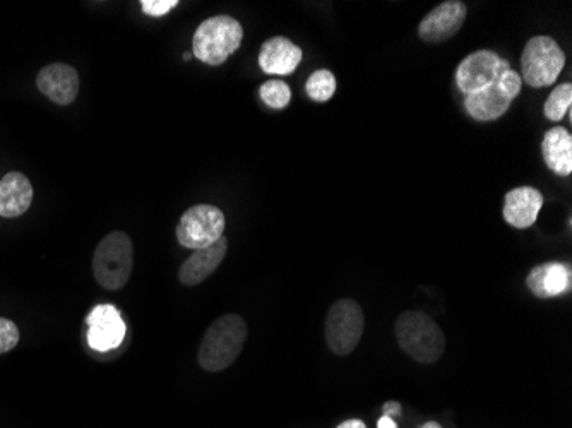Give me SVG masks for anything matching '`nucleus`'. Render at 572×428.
Listing matches in <instances>:
<instances>
[{
	"instance_id": "393cba45",
	"label": "nucleus",
	"mask_w": 572,
	"mask_h": 428,
	"mask_svg": "<svg viewBox=\"0 0 572 428\" xmlns=\"http://www.w3.org/2000/svg\"><path fill=\"white\" fill-rule=\"evenodd\" d=\"M336 428H367V425L358 418H352V420H345V422L340 423Z\"/></svg>"
},
{
	"instance_id": "aec40b11",
	"label": "nucleus",
	"mask_w": 572,
	"mask_h": 428,
	"mask_svg": "<svg viewBox=\"0 0 572 428\" xmlns=\"http://www.w3.org/2000/svg\"><path fill=\"white\" fill-rule=\"evenodd\" d=\"M572 103V86L571 83L559 84L554 91L550 93L547 102L543 105V113L547 119L552 122H559L564 119L569 110H571Z\"/></svg>"
},
{
	"instance_id": "2eb2a0df",
	"label": "nucleus",
	"mask_w": 572,
	"mask_h": 428,
	"mask_svg": "<svg viewBox=\"0 0 572 428\" xmlns=\"http://www.w3.org/2000/svg\"><path fill=\"white\" fill-rule=\"evenodd\" d=\"M571 268L562 262H545L535 266L526 276V286L542 300L561 297L571 290Z\"/></svg>"
},
{
	"instance_id": "b1692460",
	"label": "nucleus",
	"mask_w": 572,
	"mask_h": 428,
	"mask_svg": "<svg viewBox=\"0 0 572 428\" xmlns=\"http://www.w3.org/2000/svg\"><path fill=\"white\" fill-rule=\"evenodd\" d=\"M382 411H384L386 417H400L401 405L398 401H388V403H384V406H382Z\"/></svg>"
},
{
	"instance_id": "9d476101",
	"label": "nucleus",
	"mask_w": 572,
	"mask_h": 428,
	"mask_svg": "<svg viewBox=\"0 0 572 428\" xmlns=\"http://www.w3.org/2000/svg\"><path fill=\"white\" fill-rule=\"evenodd\" d=\"M88 345L95 351L107 353L124 343L127 326L119 309L114 305H96L86 317Z\"/></svg>"
},
{
	"instance_id": "dca6fc26",
	"label": "nucleus",
	"mask_w": 572,
	"mask_h": 428,
	"mask_svg": "<svg viewBox=\"0 0 572 428\" xmlns=\"http://www.w3.org/2000/svg\"><path fill=\"white\" fill-rule=\"evenodd\" d=\"M304 59L302 48L285 36H273L263 43L259 52V67L266 74L288 76L292 74Z\"/></svg>"
},
{
	"instance_id": "5701e85b",
	"label": "nucleus",
	"mask_w": 572,
	"mask_h": 428,
	"mask_svg": "<svg viewBox=\"0 0 572 428\" xmlns=\"http://www.w3.org/2000/svg\"><path fill=\"white\" fill-rule=\"evenodd\" d=\"M175 6H179L177 0H141V9H143L144 14L153 16V18L165 16Z\"/></svg>"
},
{
	"instance_id": "1a4fd4ad",
	"label": "nucleus",
	"mask_w": 572,
	"mask_h": 428,
	"mask_svg": "<svg viewBox=\"0 0 572 428\" xmlns=\"http://www.w3.org/2000/svg\"><path fill=\"white\" fill-rule=\"evenodd\" d=\"M509 62L501 59L494 50H477L461 60L456 69V84L466 96L495 83L502 71L509 69Z\"/></svg>"
},
{
	"instance_id": "7ed1b4c3",
	"label": "nucleus",
	"mask_w": 572,
	"mask_h": 428,
	"mask_svg": "<svg viewBox=\"0 0 572 428\" xmlns=\"http://www.w3.org/2000/svg\"><path fill=\"white\" fill-rule=\"evenodd\" d=\"M244 40V28L227 14L204 19L192 38V54L208 66H221L239 50Z\"/></svg>"
},
{
	"instance_id": "f8f14e48",
	"label": "nucleus",
	"mask_w": 572,
	"mask_h": 428,
	"mask_svg": "<svg viewBox=\"0 0 572 428\" xmlns=\"http://www.w3.org/2000/svg\"><path fill=\"white\" fill-rule=\"evenodd\" d=\"M36 86L50 102L71 105L79 95V74L69 64L54 62L38 72Z\"/></svg>"
},
{
	"instance_id": "f257e3e1",
	"label": "nucleus",
	"mask_w": 572,
	"mask_h": 428,
	"mask_svg": "<svg viewBox=\"0 0 572 428\" xmlns=\"http://www.w3.org/2000/svg\"><path fill=\"white\" fill-rule=\"evenodd\" d=\"M249 327L244 317L227 314L216 319L204 333L197 360L206 372H221L237 362L244 350Z\"/></svg>"
},
{
	"instance_id": "4be33fe9",
	"label": "nucleus",
	"mask_w": 572,
	"mask_h": 428,
	"mask_svg": "<svg viewBox=\"0 0 572 428\" xmlns=\"http://www.w3.org/2000/svg\"><path fill=\"white\" fill-rule=\"evenodd\" d=\"M19 343V329L14 322L0 317V355L14 350Z\"/></svg>"
},
{
	"instance_id": "412c9836",
	"label": "nucleus",
	"mask_w": 572,
	"mask_h": 428,
	"mask_svg": "<svg viewBox=\"0 0 572 428\" xmlns=\"http://www.w3.org/2000/svg\"><path fill=\"white\" fill-rule=\"evenodd\" d=\"M259 96L269 108H275V110H283V108L290 105V100H292V90L288 84L283 83L280 79H271V81H266V83L259 88Z\"/></svg>"
},
{
	"instance_id": "a878e982",
	"label": "nucleus",
	"mask_w": 572,
	"mask_h": 428,
	"mask_svg": "<svg viewBox=\"0 0 572 428\" xmlns=\"http://www.w3.org/2000/svg\"><path fill=\"white\" fill-rule=\"evenodd\" d=\"M377 428H398V425H396L393 418L382 415V417L379 418V422H377Z\"/></svg>"
},
{
	"instance_id": "6ab92c4d",
	"label": "nucleus",
	"mask_w": 572,
	"mask_h": 428,
	"mask_svg": "<svg viewBox=\"0 0 572 428\" xmlns=\"http://www.w3.org/2000/svg\"><path fill=\"white\" fill-rule=\"evenodd\" d=\"M305 91L312 102H329L336 93V78L333 72L328 69L312 72L305 83Z\"/></svg>"
},
{
	"instance_id": "ddd939ff",
	"label": "nucleus",
	"mask_w": 572,
	"mask_h": 428,
	"mask_svg": "<svg viewBox=\"0 0 572 428\" xmlns=\"http://www.w3.org/2000/svg\"><path fill=\"white\" fill-rule=\"evenodd\" d=\"M543 196L542 192L530 187V185H521L513 191H509L504 197V209L502 216L506 220L507 225L525 230L535 225L538 220V214L542 211Z\"/></svg>"
},
{
	"instance_id": "0eeeda50",
	"label": "nucleus",
	"mask_w": 572,
	"mask_h": 428,
	"mask_svg": "<svg viewBox=\"0 0 572 428\" xmlns=\"http://www.w3.org/2000/svg\"><path fill=\"white\" fill-rule=\"evenodd\" d=\"M521 74L511 67L501 72L495 83L487 88L471 93L465 98L466 112L471 119L478 122H492L501 119L502 115L511 108L514 98L521 93Z\"/></svg>"
},
{
	"instance_id": "4468645a",
	"label": "nucleus",
	"mask_w": 572,
	"mask_h": 428,
	"mask_svg": "<svg viewBox=\"0 0 572 428\" xmlns=\"http://www.w3.org/2000/svg\"><path fill=\"white\" fill-rule=\"evenodd\" d=\"M228 240L221 237L204 249L194 250L189 259L180 266L179 280L182 285L196 286L208 280L216 269L220 268L221 262L227 256Z\"/></svg>"
},
{
	"instance_id": "f03ea898",
	"label": "nucleus",
	"mask_w": 572,
	"mask_h": 428,
	"mask_svg": "<svg viewBox=\"0 0 572 428\" xmlns=\"http://www.w3.org/2000/svg\"><path fill=\"white\" fill-rule=\"evenodd\" d=\"M396 341L418 363L439 362L446 351V338L439 324L420 310H406L394 324Z\"/></svg>"
},
{
	"instance_id": "f3484780",
	"label": "nucleus",
	"mask_w": 572,
	"mask_h": 428,
	"mask_svg": "<svg viewBox=\"0 0 572 428\" xmlns=\"http://www.w3.org/2000/svg\"><path fill=\"white\" fill-rule=\"evenodd\" d=\"M33 203V185L21 172H9L0 179V216L18 218Z\"/></svg>"
},
{
	"instance_id": "6e6552de",
	"label": "nucleus",
	"mask_w": 572,
	"mask_h": 428,
	"mask_svg": "<svg viewBox=\"0 0 572 428\" xmlns=\"http://www.w3.org/2000/svg\"><path fill=\"white\" fill-rule=\"evenodd\" d=\"M225 232V214L211 204H197L187 209L179 225L177 240L185 249L199 250L218 242Z\"/></svg>"
},
{
	"instance_id": "423d86ee",
	"label": "nucleus",
	"mask_w": 572,
	"mask_h": 428,
	"mask_svg": "<svg viewBox=\"0 0 572 428\" xmlns=\"http://www.w3.org/2000/svg\"><path fill=\"white\" fill-rule=\"evenodd\" d=\"M365 317L362 307L352 298H341L329 307L324 334L329 350L338 357L355 351L364 334Z\"/></svg>"
},
{
	"instance_id": "cd10ccee",
	"label": "nucleus",
	"mask_w": 572,
	"mask_h": 428,
	"mask_svg": "<svg viewBox=\"0 0 572 428\" xmlns=\"http://www.w3.org/2000/svg\"><path fill=\"white\" fill-rule=\"evenodd\" d=\"M184 59H185V60L191 59V54H189V52H185V54H184Z\"/></svg>"
},
{
	"instance_id": "20e7f679",
	"label": "nucleus",
	"mask_w": 572,
	"mask_h": 428,
	"mask_svg": "<svg viewBox=\"0 0 572 428\" xmlns=\"http://www.w3.org/2000/svg\"><path fill=\"white\" fill-rule=\"evenodd\" d=\"M134 269V245L127 233L112 232L96 245L93 274L98 285L117 292L131 280Z\"/></svg>"
},
{
	"instance_id": "39448f33",
	"label": "nucleus",
	"mask_w": 572,
	"mask_h": 428,
	"mask_svg": "<svg viewBox=\"0 0 572 428\" xmlns=\"http://www.w3.org/2000/svg\"><path fill=\"white\" fill-rule=\"evenodd\" d=\"M566 54L552 36H533L521 55V74L531 88H547L561 76Z\"/></svg>"
},
{
	"instance_id": "a211bd4d",
	"label": "nucleus",
	"mask_w": 572,
	"mask_h": 428,
	"mask_svg": "<svg viewBox=\"0 0 572 428\" xmlns=\"http://www.w3.org/2000/svg\"><path fill=\"white\" fill-rule=\"evenodd\" d=\"M545 165L559 177L572 173V136L564 127H552L545 132L542 141Z\"/></svg>"
},
{
	"instance_id": "bb28decb",
	"label": "nucleus",
	"mask_w": 572,
	"mask_h": 428,
	"mask_svg": "<svg viewBox=\"0 0 572 428\" xmlns=\"http://www.w3.org/2000/svg\"><path fill=\"white\" fill-rule=\"evenodd\" d=\"M422 428H442L437 422H427Z\"/></svg>"
},
{
	"instance_id": "9b49d317",
	"label": "nucleus",
	"mask_w": 572,
	"mask_h": 428,
	"mask_svg": "<svg viewBox=\"0 0 572 428\" xmlns=\"http://www.w3.org/2000/svg\"><path fill=\"white\" fill-rule=\"evenodd\" d=\"M468 16V7L461 0H447L425 16L418 24V36L425 43H442L458 35Z\"/></svg>"
}]
</instances>
